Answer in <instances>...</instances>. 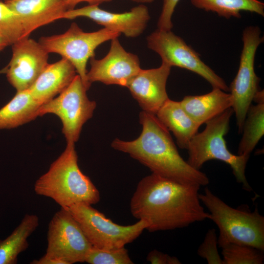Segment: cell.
<instances>
[{"label":"cell","instance_id":"cell-1","mask_svg":"<svg viewBox=\"0 0 264 264\" xmlns=\"http://www.w3.org/2000/svg\"><path fill=\"white\" fill-rule=\"evenodd\" d=\"M200 186L152 173L139 182L130 202L132 215L148 223L150 232L183 228L210 219L199 198Z\"/></svg>","mask_w":264,"mask_h":264},{"label":"cell","instance_id":"cell-2","mask_svg":"<svg viewBox=\"0 0 264 264\" xmlns=\"http://www.w3.org/2000/svg\"><path fill=\"white\" fill-rule=\"evenodd\" d=\"M142 127L140 135L132 141L115 138L111 147L127 153L149 168L152 173L180 183L205 186L207 175L190 166L178 153L169 131L155 114L139 113Z\"/></svg>","mask_w":264,"mask_h":264},{"label":"cell","instance_id":"cell-3","mask_svg":"<svg viewBox=\"0 0 264 264\" xmlns=\"http://www.w3.org/2000/svg\"><path fill=\"white\" fill-rule=\"evenodd\" d=\"M34 190L65 209L78 204L92 205L100 200L98 190L79 167L74 143H67L48 170L36 181Z\"/></svg>","mask_w":264,"mask_h":264},{"label":"cell","instance_id":"cell-4","mask_svg":"<svg viewBox=\"0 0 264 264\" xmlns=\"http://www.w3.org/2000/svg\"><path fill=\"white\" fill-rule=\"evenodd\" d=\"M201 203L208 209L218 226V246L230 243L249 245L264 251V217L257 208L251 211L246 208H233L206 188L199 194Z\"/></svg>","mask_w":264,"mask_h":264},{"label":"cell","instance_id":"cell-5","mask_svg":"<svg viewBox=\"0 0 264 264\" xmlns=\"http://www.w3.org/2000/svg\"><path fill=\"white\" fill-rule=\"evenodd\" d=\"M233 113L232 108H230L205 123L204 130L196 133L189 144L187 162L194 169L199 170L209 160L223 161L231 167L237 182L242 184V188L250 191L252 189L245 174L250 156L231 153L224 138L229 131Z\"/></svg>","mask_w":264,"mask_h":264},{"label":"cell","instance_id":"cell-6","mask_svg":"<svg viewBox=\"0 0 264 264\" xmlns=\"http://www.w3.org/2000/svg\"><path fill=\"white\" fill-rule=\"evenodd\" d=\"M120 34L106 28L86 32L73 22L64 33L42 37L39 42L48 53H57L75 67L86 88L91 86L87 79V65L94 57L95 50L102 44L118 38Z\"/></svg>","mask_w":264,"mask_h":264},{"label":"cell","instance_id":"cell-7","mask_svg":"<svg viewBox=\"0 0 264 264\" xmlns=\"http://www.w3.org/2000/svg\"><path fill=\"white\" fill-rule=\"evenodd\" d=\"M67 209L91 245L101 249L125 247L136 239L149 225L142 220L129 225L116 224L89 204H75Z\"/></svg>","mask_w":264,"mask_h":264},{"label":"cell","instance_id":"cell-8","mask_svg":"<svg viewBox=\"0 0 264 264\" xmlns=\"http://www.w3.org/2000/svg\"><path fill=\"white\" fill-rule=\"evenodd\" d=\"M87 90L77 74L66 89L39 109V116L52 113L60 119L67 143L78 140L83 125L92 117L96 107L95 101L88 97Z\"/></svg>","mask_w":264,"mask_h":264},{"label":"cell","instance_id":"cell-9","mask_svg":"<svg viewBox=\"0 0 264 264\" xmlns=\"http://www.w3.org/2000/svg\"><path fill=\"white\" fill-rule=\"evenodd\" d=\"M261 34L258 26H248L243 30L239 69L229 87L239 133L242 132L247 110L254 96L260 90V79L255 73L254 62L257 48L264 42V38Z\"/></svg>","mask_w":264,"mask_h":264},{"label":"cell","instance_id":"cell-10","mask_svg":"<svg viewBox=\"0 0 264 264\" xmlns=\"http://www.w3.org/2000/svg\"><path fill=\"white\" fill-rule=\"evenodd\" d=\"M148 47L158 54L162 62L189 70L205 79L213 88L229 91L224 80L200 58L199 54L171 30L157 29L147 37Z\"/></svg>","mask_w":264,"mask_h":264},{"label":"cell","instance_id":"cell-11","mask_svg":"<svg viewBox=\"0 0 264 264\" xmlns=\"http://www.w3.org/2000/svg\"><path fill=\"white\" fill-rule=\"evenodd\" d=\"M45 256L65 264L85 262L92 245L67 209L61 208L49 222Z\"/></svg>","mask_w":264,"mask_h":264},{"label":"cell","instance_id":"cell-12","mask_svg":"<svg viewBox=\"0 0 264 264\" xmlns=\"http://www.w3.org/2000/svg\"><path fill=\"white\" fill-rule=\"evenodd\" d=\"M5 72L17 91L28 89L48 64V53L39 42L24 37L14 43Z\"/></svg>","mask_w":264,"mask_h":264},{"label":"cell","instance_id":"cell-13","mask_svg":"<svg viewBox=\"0 0 264 264\" xmlns=\"http://www.w3.org/2000/svg\"><path fill=\"white\" fill-rule=\"evenodd\" d=\"M90 68L87 73L90 84L100 82L107 85L127 87L140 70L138 56L127 51L118 38L111 40L108 54L101 59H90Z\"/></svg>","mask_w":264,"mask_h":264},{"label":"cell","instance_id":"cell-14","mask_svg":"<svg viewBox=\"0 0 264 264\" xmlns=\"http://www.w3.org/2000/svg\"><path fill=\"white\" fill-rule=\"evenodd\" d=\"M88 18L110 30L124 34L128 38H136L145 30L151 18L148 8L143 4L123 13H113L100 8L98 5L88 6L67 11L63 19Z\"/></svg>","mask_w":264,"mask_h":264},{"label":"cell","instance_id":"cell-15","mask_svg":"<svg viewBox=\"0 0 264 264\" xmlns=\"http://www.w3.org/2000/svg\"><path fill=\"white\" fill-rule=\"evenodd\" d=\"M171 66L162 62L160 66L140 69L127 88L143 111L155 114L169 99L166 83Z\"/></svg>","mask_w":264,"mask_h":264},{"label":"cell","instance_id":"cell-16","mask_svg":"<svg viewBox=\"0 0 264 264\" xmlns=\"http://www.w3.org/2000/svg\"><path fill=\"white\" fill-rule=\"evenodd\" d=\"M4 2L19 16L23 38L41 26L63 19L68 10L64 0H5Z\"/></svg>","mask_w":264,"mask_h":264},{"label":"cell","instance_id":"cell-17","mask_svg":"<svg viewBox=\"0 0 264 264\" xmlns=\"http://www.w3.org/2000/svg\"><path fill=\"white\" fill-rule=\"evenodd\" d=\"M76 71L66 59L48 64L28 89L41 105L49 101L66 89L73 81Z\"/></svg>","mask_w":264,"mask_h":264},{"label":"cell","instance_id":"cell-18","mask_svg":"<svg viewBox=\"0 0 264 264\" xmlns=\"http://www.w3.org/2000/svg\"><path fill=\"white\" fill-rule=\"evenodd\" d=\"M185 112L200 126L232 108L231 94L220 88L201 95H188L180 101Z\"/></svg>","mask_w":264,"mask_h":264},{"label":"cell","instance_id":"cell-19","mask_svg":"<svg viewBox=\"0 0 264 264\" xmlns=\"http://www.w3.org/2000/svg\"><path fill=\"white\" fill-rule=\"evenodd\" d=\"M155 115L173 132L178 147L187 150L191 139L198 132L200 126L185 112L180 101L169 98Z\"/></svg>","mask_w":264,"mask_h":264},{"label":"cell","instance_id":"cell-20","mask_svg":"<svg viewBox=\"0 0 264 264\" xmlns=\"http://www.w3.org/2000/svg\"><path fill=\"white\" fill-rule=\"evenodd\" d=\"M41 106L28 89L17 91L0 109V129L15 128L35 119Z\"/></svg>","mask_w":264,"mask_h":264},{"label":"cell","instance_id":"cell-21","mask_svg":"<svg viewBox=\"0 0 264 264\" xmlns=\"http://www.w3.org/2000/svg\"><path fill=\"white\" fill-rule=\"evenodd\" d=\"M39 225V219L34 214H26L11 234L0 240V264H16L19 255L29 246L28 237Z\"/></svg>","mask_w":264,"mask_h":264},{"label":"cell","instance_id":"cell-22","mask_svg":"<svg viewBox=\"0 0 264 264\" xmlns=\"http://www.w3.org/2000/svg\"><path fill=\"white\" fill-rule=\"evenodd\" d=\"M195 7L226 19L240 18L242 11L264 16V3L259 0H190Z\"/></svg>","mask_w":264,"mask_h":264},{"label":"cell","instance_id":"cell-23","mask_svg":"<svg viewBox=\"0 0 264 264\" xmlns=\"http://www.w3.org/2000/svg\"><path fill=\"white\" fill-rule=\"evenodd\" d=\"M238 154L250 156L264 134V102L251 104L243 123Z\"/></svg>","mask_w":264,"mask_h":264},{"label":"cell","instance_id":"cell-24","mask_svg":"<svg viewBox=\"0 0 264 264\" xmlns=\"http://www.w3.org/2000/svg\"><path fill=\"white\" fill-rule=\"evenodd\" d=\"M224 264H262L264 250L241 244L230 243L221 248Z\"/></svg>","mask_w":264,"mask_h":264},{"label":"cell","instance_id":"cell-25","mask_svg":"<svg viewBox=\"0 0 264 264\" xmlns=\"http://www.w3.org/2000/svg\"><path fill=\"white\" fill-rule=\"evenodd\" d=\"M0 34L12 45L23 38L24 31L18 15L5 2L0 1Z\"/></svg>","mask_w":264,"mask_h":264},{"label":"cell","instance_id":"cell-26","mask_svg":"<svg viewBox=\"0 0 264 264\" xmlns=\"http://www.w3.org/2000/svg\"><path fill=\"white\" fill-rule=\"evenodd\" d=\"M89 264H133L128 250L120 248L105 249L91 246L85 262Z\"/></svg>","mask_w":264,"mask_h":264},{"label":"cell","instance_id":"cell-27","mask_svg":"<svg viewBox=\"0 0 264 264\" xmlns=\"http://www.w3.org/2000/svg\"><path fill=\"white\" fill-rule=\"evenodd\" d=\"M218 237L212 228L207 232L203 242L198 249V254L205 259L208 264H224L218 249Z\"/></svg>","mask_w":264,"mask_h":264},{"label":"cell","instance_id":"cell-28","mask_svg":"<svg viewBox=\"0 0 264 264\" xmlns=\"http://www.w3.org/2000/svg\"><path fill=\"white\" fill-rule=\"evenodd\" d=\"M180 0H163L161 12L157 22V29L172 30L173 24L172 16L176 7Z\"/></svg>","mask_w":264,"mask_h":264},{"label":"cell","instance_id":"cell-29","mask_svg":"<svg viewBox=\"0 0 264 264\" xmlns=\"http://www.w3.org/2000/svg\"><path fill=\"white\" fill-rule=\"evenodd\" d=\"M147 260L152 264H180L177 258L171 256L157 250L151 251L147 255Z\"/></svg>","mask_w":264,"mask_h":264},{"label":"cell","instance_id":"cell-30","mask_svg":"<svg viewBox=\"0 0 264 264\" xmlns=\"http://www.w3.org/2000/svg\"><path fill=\"white\" fill-rule=\"evenodd\" d=\"M66 3L68 10L74 9L75 6L79 3L86 2L88 5H98L104 3L109 2L112 0H64Z\"/></svg>","mask_w":264,"mask_h":264},{"label":"cell","instance_id":"cell-31","mask_svg":"<svg viewBox=\"0 0 264 264\" xmlns=\"http://www.w3.org/2000/svg\"><path fill=\"white\" fill-rule=\"evenodd\" d=\"M31 264H65L61 260L47 257L44 255L38 260L31 261Z\"/></svg>","mask_w":264,"mask_h":264},{"label":"cell","instance_id":"cell-32","mask_svg":"<svg viewBox=\"0 0 264 264\" xmlns=\"http://www.w3.org/2000/svg\"><path fill=\"white\" fill-rule=\"evenodd\" d=\"M9 45L7 41L0 34V51Z\"/></svg>","mask_w":264,"mask_h":264},{"label":"cell","instance_id":"cell-33","mask_svg":"<svg viewBox=\"0 0 264 264\" xmlns=\"http://www.w3.org/2000/svg\"><path fill=\"white\" fill-rule=\"evenodd\" d=\"M132 1L140 3L141 4L151 3L154 1V0H131Z\"/></svg>","mask_w":264,"mask_h":264}]
</instances>
